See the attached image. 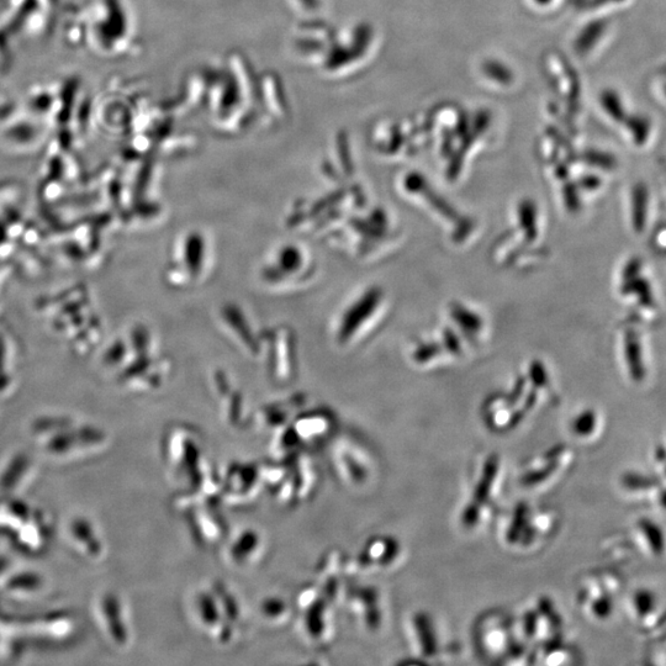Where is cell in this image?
I'll use <instances>...</instances> for the list:
<instances>
[{
	"instance_id": "1",
	"label": "cell",
	"mask_w": 666,
	"mask_h": 666,
	"mask_svg": "<svg viewBox=\"0 0 666 666\" xmlns=\"http://www.w3.org/2000/svg\"><path fill=\"white\" fill-rule=\"evenodd\" d=\"M192 611L198 627L216 643L229 644L239 634L243 621L240 601L224 584L195 592Z\"/></svg>"
},
{
	"instance_id": "2",
	"label": "cell",
	"mask_w": 666,
	"mask_h": 666,
	"mask_svg": "<svg viewBox=\"0 0 666 666\" xmlns=\"http://www.w3.org/2000/svg\"><path fill=\"white\" fill-rule=\"evenodd\" d=\"M475 644L484 658L491 662L514 663V658L527 655L528 644L518 634L516 621L505 612L491 611L475 623Z\"/></svg>"
},
{
	"instance_id": "3",
	"label": "cell",
	"mask_w": 666,
	"mask_h": 666,
	"mask_svg": "<svg viewBox=\"0 0 666 666\" xmlns=\"http://www.w3.org/2000/svg\"><path fill=\"white\" fill-rule=\"evenodd\" d=\"M559 518L552 507L520 502L507 516L502 539L507 547L531 551L554 535Z\"/></svg>"
},
{
	"instance_id": "4",
	"label": "cell",
	"mask_w": 666,
	"mask_h": 666,
	"mask_svg": "<svg viewBox=\"0 0 666 666\" xmlns=\"http://www.w3.org/2000/svg\"><path fill=\"white\" fill-rule=\"evenodd\" d=\"M501 467L502 461L498 453H490L483 459L468 501L459 514V522L464 530L473 531L484 522L486 512L495 499Z\"/></svg>"
},
{
	"instance_id": "5",
	"label": "cell",
	"mask_w": 666,
	"mask_h": 666,
	"mask_svg": "<svg viewBox=\"0 0 666 666\" xmlns=\"http://www.w3.org/2000/svg\"><path fill=\"white\" fill-rule=\"evenodd\" d=\"M204 441L198 432L179 428L167 436L166 461L178 479L198 485L203 479Z\"/></svg>"
},
{
	"instance_id": "6",
	"label": "cell",
	"mask_w": 666,
	"mask_h": 666,
	"mask_svg": "<svg viewBox=\"0 0 666 666\" xmlns=\"http://www.w3.org/2000/svg\"><path fill=\"white\" fill-rule=\"evenodd\" d=\"M573 459V453L568 446L554 444L526 463L521 470L520 483L528 490H544L563 477Z\"/></svg>"
},
{
	"instance_id": "7",
	"label": "cell",
	"mask_w": 666,
	"mask_h": 666,
	"mask_svg": "<svg viewBox=\"0 0 666 666\" xmlns=\"http://www.w3.org/2000/svg\"><path fill=\"white\" fill-rule=\"evenodd\" d=\"M329 595L321 594L319 588L301 591L298 607L301 632L309 642L325 644L332 633Z\"/></svg>"
},
{
	"instance_id": "8",
	"label": "cell",
	"mask_w": 666,
	"mask_h": 666,
	"mask_svg": "<svg viewBox=\"0 0 666 666\" xmlns=\"http://www.w3.org/2000/svg\"><path fill=\"white\" fill-rule=\"evenodd\" d=\"M516 626L522 641L533 643L538 648L557 639L563 621L553 602L543 597L532 609L523 613L520 621H516Z\"/></svg>"
},
{
	"instance_id": "9",
	"label": "cell",
	"mask_w": 666,
	"mask_h": 666,
	"mask_svg": "<svg viewBox=\"0 0 666 666\" xmlns=\"http://www.w3.org/2000/svg\"><path fill=\"white\" fill-rule=\"evenodd\" d=\"M337 449L333 458L342 480L353 486L366 484L373 473V462L368 453L354 443H342Z\"/></svg>"
},
{
	"instance_id": "10",
	"label": "cell",
	"mask_w": 666,
	"mask_h": 666,
	"mask_svg": "<svg viewBox=\"0 0 666 666\" xmlns=\"http://www.w3.org/2000/svg\"><path fill=\"white\" fill-rule=\"evenodd\" d=\"M266 541L253 527L243 528L230 539L226 548L227 563L236 569H247L263 558Z\"/></svg>"
},
{
	"instance_id": "11",
	"label": "cell",
	"mask_w": 666,
	"mask_h": 666,
	"mask_svg": "<svg viewBox=\"0 0 666 666\" xmlns=\"http://www.w3.org/2000/svg\"><path fill=\"white\" fill-rule=\"evenodd\" d=\"M347 604L354 616L370 632L383 625L384 612L379 592L370 586H353L347 591Z\"/></svg>"
},
{
	"instance_id": "12",
	"label": "cell",
	"mask_w": 666,
	"mask_h": 666,
	"mask_svg": "<svg viewBox=\"0 0 666 666\" xmlns=\"http://www.w3.org/2000/svg\"><path fill=\"white\" fill-rule=\"evenodd\" d=\"M403 547L399 539L393 536H375L369 538L356 559L357 567L363 570H385L398 562Z\"/></svg>"
},
{
	"instance_id": "13",
	"label": "cell",
	"mask_w": 666,
	"mask_h": 666,
	"mask_svg": "<svg viewBox=\"0 0 666 666\" xmlns=\"http://www.w3.org/2000/svg\"><path fill=\"white\" fill-rule=\"evenodd\" d=\"M259 472L248 464H236L229 468L226 473L225 484L221 485V491H225L227 498L246 502L255 498L250 490L258 494Z\"/></svg>"
},
{
	"instance_id": "14",
	"label": "cell",
	"mask_w": 666,
	"mask_h": 666,
	"mask_svg": "<svg viewBox=\"0 0 666 666\" xmlns=\"http://www.w3.org/2000/svg\"><path fill=\"white\" fill-rule=\"evenodd\" d=\"M410 628L415 647L421 657L435 658L440 650V641L432 617L426 612H416L411 617Z\"/></svg>"
},
{
	"instance_id": "15",
	"label": "cell",
	"mask_w": 666,
	"mask_h": 666,
	"mask_svg": "<svg viewBox=\"0 0 666 666\" xmlns=\"http://www.w3.org/2000/svg\"><path fill=\"white\" fill-rule=\"evenodd\" d=\"M102 612L111 639L119 646H125L129 641V632L124 621L123 606H121L118 596L111 592L105 595L102 600Z\"/></svg>"
},
{
	"instance_id": "16",
	"label": "cell",
	"mask_w": 666,
	"mask_h": 666,
	"mask_svg": "<svg viewBox=\"0 0 666 666\" xmlns=\"http://www.w3.org/2000/svg\"><path fill=\"white\" fill-rule=\"evenodd\" d=\"M263 621L268 625H284L293 615L292 605L282 596H268L259 605Z\"/></svg>"
},
{
	"instance_id": "17",
	"label": "cell",
	"mask_w": 666,
	"mask_h": 666,
	"mask_svg": "<svg viewBox=\"0 0 666 666\" xmlns=\"http://www.w3.org/2000/svg\"><path fill=\"white\" fill-rule=\"evenodd\" d=\"M72 533L77 541L81 542L83 546L86 547L87 552L91 554L92 557H98V555L102 554V542L99 541L91 523L87 520H84V518H77L76 521H73Z\"/></svg>"
},
{
	"instance_id": "18",
	"label": "cell",
	"mask_w": 666,
	"mask_h": 666,
	"mask_svg": "<svg viewBox=\"0 0 666 666\" xmlns=\"http://www.w3.org/2000/svg\"><path fill=\"white\" fill-rule=\"evenodd\" d=\"M29 467V458L25 454H18L13 458L12 463L0 478V489L3 491H10L17 486L20 479L24 477L26 470Z\"/></svg>"
},
{
	"instance_id": "19",
	"label": "cell",
	"mask_w": 666,
	"mask_h": 666,
	"mask_svg": "<svg viewBox=\"0 0 666 666\" xmlns=\"http://www.w3.org/2000/svg\"><path fill=\"white\" fill-rule=\"evenodd\" d=\"M596 428V417L591 412H581L570 424V431L578 438H588L594 435Z\"/></svg>"
},
{
	"instance_id": "20",
	"label": "cell",
	"mask_w": 666,
	"mask_h": 666,
	"mask_svg": "<svg viewBox=\"0 0 666 666\" xmlns=\"http://www.w3.org/2000/svg\"><path fill=\"white\" fill-rule=\"evenodd\" d=\"M42 585L41 576L35 573H21L9 580L8 589L15 591H34Z\"/></svg>"
},
{
	"instance_id": "21",
	"label": "cell",
	"mask_w": 666,
	"mask_h": 666,
	"mask_svg": "<svg viewBox=\"0 0 666 666\" xmlns=\"http://www.w3.org/2000/svg\"><path fill=\"white\" fill-rule=\"evenodd\" d=\"M79 444L77 433H61L47 444L49 452L54 454H65Z\"/></svg>"
},
{
	"instance_id": "22",
	"label": "cell",
	"mask_w": 666,
	"mask_h": 666,
	"mask_svg": "<svg viewBox=\"0 0 666 666\" xmlns=\"http://www.w3.org/2000/svg\"><path fill=\"white\" fill-rule=\"evenodd\" d=\"M9 511L12 512V515L17 517L18 520L28 521L30 518L29 507L24 504L23 501H12L9 504Z\"/></svg>"
},
{
	"instance_id": "23",
	"label": "cell",
	"mask_w": 666,
	"mask_h": 666,
	"mask_svg": "<svg viewBox=\"0 0 666 666\" xmlns=\"http://www.w3.org/2000/svg\"><path fill=\"white\" fill-rule=\"evenodd\" d=\"M10 565V560L7 557H0V574L4 573Z\"/></svg>"
}]
</instances>
